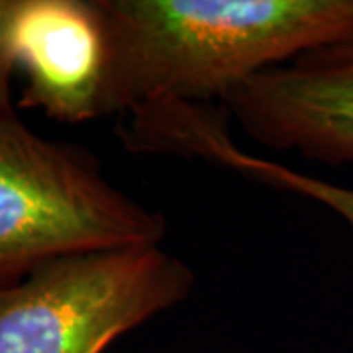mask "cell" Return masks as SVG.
Returning <instances> with one entry per match:
<instances>
[{
  "label": "cell",
  "instance_id": "cell-1",
  "mask_svg": "<svg viewBox=\"0 0 353 353\" xmlns=\"http://www.w3.org/2000/svg\"><path fill=\"white\" fill-rule=\"evenodd\" d=\"M108 41L104 116L222 99L304 53L353 39V0H97Z\"/></svg>",
  "mask_w": 353,
  "mask_h": 353
},
{
  "label": "cell",
  "instance_id": "cell-2",
  "mask_svg": "<svg viewBox=\"0 0 353 353\" xmlns=\"http://www.w3.org/2000/svg\"><path fill=\"white\" fill-rule=\"evenodd\" d=\"M165 218L116 189L81 148L0 114V290L77 253L159 245Z\"/></svg>",
  "mask_w": 353,
  "mask_h": 353
},
{
  "label": "cell",
  "instance_id": "cell-3",
  "mask_svg": "<svg viewBox=\"0 0 353 353\" xmlns=\"http://www.w3.org/2000/svg\"><path fill=\"white\" fill-rule=\"evenodd\" d=\"M192 285V269L161 245L55 259L0 290V353H102Z\"/></svg>",
  "mask_w": 353,
  "mask_h": 353
},
{
  "label": "cell",
  "instance_id": "cell-4",
  "mask_svg": "<svg viewBox=\"0 0 353 353\" xmlns=\"http://www.w3.org/2000/svg\"><path fill=\"white\" fill-rule=\"evenodd\" d=\"M220 101L267 148L353 163V39L261 71Z\"/></svg>",
  "mask_w": 353,
  "mask_h": 353
},
{
  "label": "cell",
  "instance_id": "cell-5",
  "mask_svg": "<svg viewBox=\"0 0 353 353\" xmlns=\"http://www.w3.org/2000/svg\"><path fill=\"white\" fill-rule=\"evenodd\" d=\"M10 50L26 79L22 108L69 124L104 116L108 41L97 0H14Z\"/></svg>",
  "mask_w": 353,
  "mask_h": 353
},
{
  "label": "cell",
  "instance_id": "cell-6",
  "mask_svg": "<svg viewBox=\"0 0 353 353\" xmlns=\"http://www.w3.org/2000/svg\"><path fill=\"white\" fill-rule=\"evenodd\" d=\"M157 141L163 153L201 157L224 165L271 187L287 189L326 206L353 228V189L306 175L285 165L240 150L228 130L226 114L199 102L169 108L159 122Z\"/></svg>",
  "mask_w": 353,
  "mask_h": 353
},
{
  "label": "cell",
  "instance_id": "cell-7",
  "mask_svg": "<svg viewBox=\"0 0 353 353\" xmlns=\"http://www.w3.org/2000/svg\"><path fill=\"white\" fill-rule=\"evenodd\" d=\"M14 0H0V114L14 112L10 97V77L14 73V57L10 50V16Z\"/></svg>",
  "mask_w": 353,
  "mask_h": 353
}]
</instances>
